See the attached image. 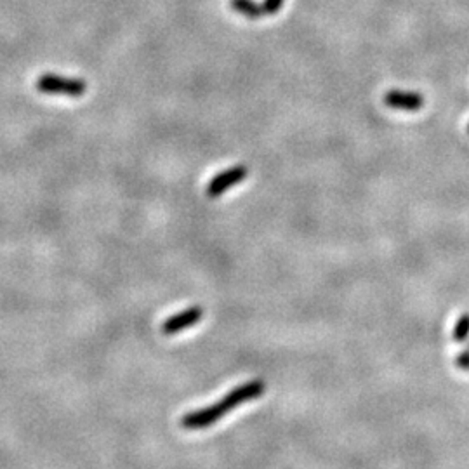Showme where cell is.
<instances>
[{
	"label": "cell",
	"mask_w": 469,
	"mask_h": 469,
	"mask_svg": "<svg viewBox=\"0 0 469 469\" xmlns=\"http://www.w3.org/2000/svg\"><path fill=\"white\" fill-rule=\"evenodd\" d=\"M283 0H264L263 2V7H264V13L266 14H277L280 11V7H282Z\"/></svg>",
	"instance_id": "8"
},
{
	"label": "cell",
	"mask_w": 469,
	"mask_h": 469,
	"mask_svg": "<svg viewBox=\"0 0 469 469\" xmlns=\"http://www.w3.org/2000/svg\"><path fill=\"white\" fill-rule=\"evenodd\" d=\"M264 389H266V384H264V381L261 379L251 381L247 382V384L238 386L233 391L224 395L223 400L218 401V404L206 409H200V411H195L191 413H186V416L181 419V426H183L184 429H206L209 426L218 423L221 417L226 416L228 412H231L235 407H238V405L247 404V401L261 396Z\"/></svg>",
	"instance_id": "1"
},
{
	"label": "cell",
	"mask_w": 469,
	"mask_h": 469,
	"mask_svg": "<svg viewBox=\"0 0 469 469\" xmlns=\"http://www.w3.org/2000/svg\"><path fill=\"white\" fill-rule=\"evenodd\" d=\"M386 106L404 112H417L424 106V98L419 93H405L400 89H391L384 96Z\"/></svg>",
	"instance_id": "5"
},
{
	"label": "cell",
	"mask_w": 469,
	"mask_h": 469,
	"mask_svg": "<svg viewBox=\"0 0 469 469\" xmlns=\"http://www.w3.org/2000/svg\"><path fill=\"white\" fill-rule=\"evenodd\" d=\"M204 318V310L199 308V306H193V308H188L181 313L174 315V317L167 318L162 325V332L165 336H174V334L183 332V330L190 329V327L199 323Z\"/></svg>",
	"instance_id": "4"
},
{
	"label": "cell",
	"mask_w": 469,
	"mask_h": 469,
	"mask_svg": "<svg viewBox=\"0 0 469 469\" xmlns=\"http://www.w3.org/2000/svg\"><path fill=\"white\" fill-rule=\"evenodd\" d=\"M469 339V313H463L459 317V320L455 323V329H454V341L459 342V344H463V342H466Z\"/></svg>",
	"instance_id": "7"
},
{
	"label": "cell",
	"mask_w": 469,
	"mask_h": 469,
	"mask_svg": "<svg viewBox=\"0 0 469 469\" xmlns=\"http://www.w3.org/2000/svg\"><path fill=\"white\" fill-rule=\"evenodd\" d=\"M37 89L42 94H61V96L78 98L84 96L88 85L80 78H66L54 73H44L37 80Z\"/></svg>",
	"instance_id": "2"
},
{
	"label": "cell",
	"mask_w": 469,
	"mask_h": 469,
	"mask_svg": "<svg viewBox=\"0 0 469 469\" xmlns=\"http://www.w3.org/2000/svg\"><path fill=\"white\" fill-rule=\"evenodd\" d=\"M231 6L238 14H243L246 18L255 19L261 18L266 13H264L263 4H255L254 0H231Z\"/></svg>",
	"instance_id": "6"
},
{
	"label": "cell",
	"mask_w": 469,
	"mask_h": 469,
	"mask_svg": "<svg viewBox=\"0 0 469 469\" xmlns=\"http://www.w3.org/2000/svg\"><path fill=\"white\" fill-rule=\"evenodd\" d=\"M466 349L469 352V341H468V346H466Z\"/></svg>",
	"instance_id": "10"
},
{
	"label": "cell",
	"mask_w": 469,
	"mask_h": 469,
	"mask_svg": "<svg viewBox=\"0 0 469 469\" xmlns=\"http://www.w3.org/2000/svg\"><path fill=\"white\" fill-rule=\"evenodd\" d=\"M247 167H242V165H236V167L226 169L221 174L216 177H212L211 183L207 186V195L211 199H216V196H221L224 191H228L230 188H233L235 184L242 183L243 179L247 177Z\"/></svg>",
	"instance_id": "3"
},
{
	"label": "cell",
	"mask_w": 469,
	"mask_h": 469,
	"mask_svg": "<svg viewBox=\"0 0 469 469\" xmlns=\"http://www.w3.org/2000/svg\"><path fill=\"white\" fill-rule=\"evenodd\" d=\"M468 132H469V124H468Z\"/></svg>",
	"instance_id": "11"
},
{
	"label": "cell",
	"mask_w": 469,
	"mask_h": 469,
	"mask_svg": "<svg viewBox=\"0 0 469 469\" xmlns=\"http://www.w3.org/2000/svg\"><path fill=\"white\" fill-rule=\"evenodd\" d=\"M455 365L459 367L460 370H466V372H469V352H468V349H464L463 353L457 354Z\"/></svg>",
	"instance_id": "9"
}]
</instances>
